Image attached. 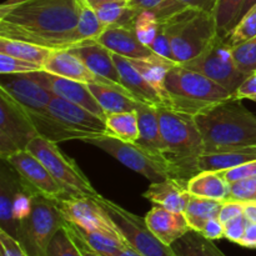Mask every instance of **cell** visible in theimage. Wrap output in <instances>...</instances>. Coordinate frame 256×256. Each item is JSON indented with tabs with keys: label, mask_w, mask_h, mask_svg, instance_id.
<instances>
[{
	"label": "cell",
	"mask_w": 256,
	"mask_h": 256,
	"mask_svg": "<svg viewBox=\"0 0 256 256\" xmlns=\"http://www.w3.org/2000/svg\"><path fill=\"white\" fill-rule=\"evenodd\" d=\"M78 0H28L0 5V38L22 40L52 50L82 42L76 32Z\"/></svg>",
	"instance_id": "6da1fadb"
},
{
	"label": "cell",
	"mask_w": 256,
	"mask_h": 256,
	"mask_svg": "<svg viewBox=\"0 0 256 256\" xmlns=\"http://www.w3.org/2000/svg\"><path fill=\"white\" fill-rule=\"evenodd\" d=\"M195 118L202 136L204 152L256 146V115L232 96Z\"/></svg>",
	"instance_id": "7a4b0ae2"
},
{
	"label": "cell",
	"mask_w": 256,
	"mask_h": 256,
	"mask_svg": "<svg viewBox=\"0 0 256 256\" xmlns=\"http://www.w3.org/2000/svg\"><path fill=\"white\" fill-rule=\"evenodd\" d=\"M156 112L172 176L189 180L200 172L199 159L204 152L202 132L195 118L165 105L156 106Z\"/></svg>",
	"instance_id": "3957f363"
},
{
	"label": "cell",
	"mask_w": 256,
	"mask_h": 256,
	"mask_svg": "<svg viewBox=\"0 0 256 256\" xmlns=\"http://www.w3.org/2000/svg\"><path fill=\"white\" fill-rule=\"evenodd\" d=\"M165 106L196 116L234 95L210 78L176 64L165 76Z\"/></svg>",
	"instance_id": "277c9868"
},
{
	"label": "cell",
	"mask_w": 256,
	"mask_h": 256,
	"mask_svg": "<svg viewBox=\"0 0 256 256\" xmlns=\"http://www.w3.org/2000/svg\"><path fill=\"white\" fill-rule=\"evenodd\" d=\"M159 22L172 42L178 64L196 58L220 36L214 14L206 10L186 8Z\"/></svg>",
	"instance_id": "5b68a950"
},
{
	"label": "cell",
	"mask_w": 256,
	"mask_h": 256,
	"mask_svg": "<svg viewBox=\"0 0 256 256\" xmlns=\"http://www.w3.org/2000/svg\"><path fill=\"white\" fill-rule=\"evenodd\" d=\"M65 222L56 200L34 194L32 212L18 226V242L28 256H48L50 242Z\"/></svg>",
	"instance_id": "8992f818"
},
{
	"label": "cell",
	"mask_w": 256,
	"mask_h": 256,
	"mask_svg": "<svg viewBox=\"0 0 256 256\" xmlns=\"http://www.w3.org/2000/svg\"><path fill=\"white\" fill-rule=\"evenodd\" d=\"M26 150L32 152L46 166L50 174L68 194L88 196L99 195L86 175L74 160L62 152V149L58 146V142L38 136L28 145Z\"/></svg>",
	"instance_id": "52a82bcc"
},
{
	"label": "cell",
	"mask_w": 256,
	"mask_h": 256,
	"mask_svg": "<svg viewBox=\"0 0 256 256\" xmlns=\"http://www.w3.org/2000/svg\"><path fill=\"white\" fill-rule=\"evenodd\" d=\"M84 142L104 150L109 155L129 168L132 172L142 174L152 182H159L172 176V172L164 159L155 156L136 142H126L114 136H102L88 139Z\"/></svg>",
	"instance_id": "ba28073f"
},
{
	"label": "cell",
	"mask_w": 256,
	"mask_h": 256,
	"mask_svg": "<svg viewBox=\"0 0 256 256\" xmlns=\"http://www.w3.org/2000/svg\"><path fill=\"white\" fill-rule=\"evenodd\" d=\"M95 200L109 214L129 246L145 256H175L172 248L160 242L148 226L145 219L128 212L116 202L96 195Z\"/></svg>",
	"instance_id": "9c48e42d"
},
{
	"label": "cell",
	"mask_w": 256,
	"mask_h": 256,
	"mask_svg": "<svg viewBox=\"0 0 256 256\" xmlns=\"http://www.w3.org/2000/svg\"><path fill=\"white\" fill-rule=\"evenodd\" d=\"M40 136L26 110L0 89V159H6Z\"/></svg>",
	"instance_id": "30bf717a"
},
{
	"label": "cell",
	"mask_w": 256,
	"mask_h": 256,
	"mask_svg": "<svg viewBox=\"0 0 256 256\" xmlns=\"http://www.w3.org/2000/svg\"><path fill=\"white\" fill-rule=\"evenodd\" d=\"M182 65L210 78L232 95L248 78L236 66L232 46L222 36H218L204 52Z\"/></svg>",
	"instance_id": "8fae6325"
},
{
	"label": "cell",
	"mask_w": 256,
	"mask_h": 256,
	"mask_svg": "<svg viewBox=\"0 0 256 256\" xmlns=\"http://www.w3.org/2000/svg\"><path fill=\"white\" fill-rule=\"evenodd\" d=\"M56 202L66 222L88 232H102L126 242L109 214L95 200V196L65 195L62 199L56 200Z\"/></svg>",
	"instance_id": "7c38bea8"
},
{
	"label": "cell",
	"mask_w": 256,
	"mask_h": 256,
	"mask_svg": "<svg viewBox=\"0 0 256 256\" xmlns=\"http://www.w3.org/2000/svg\"><path fill=\"white\" fill-rule=\"evenodd\" d=\"M46 109L60 124L75 132L82 142L94 138L112 136L105 119L62 98H52Z\"/></svg>",
	"instance_id": "4fadbf2b"
},
{
	"label": "cell",
	"mask_w": 256,
	"mask_h": 256,
	"mask_svg": "<svg viewBox=\"0 0 256 256\" xmlns=\"http://www.w3.org/2000/svg\"><path fill=\"white\" fill-rule=\"evenodd\" d=\"M2 160L8 162L22 182L36 194H42L52 200H59L65 195H70L54 179L46 166L29 150L16 152Z\"/></svg>",
	"instance_id": "5bb4252c"
},
{
	"label": "cell",
	"mask_w": 256,
	"mask_h": 256,
	"mask_svg": "<svg viewBox=\"0 0 256 256\" xmlns=\"http://www.w3.org/2000/svg\"><path fill=\"white\" fill-rule=\"evenodd\" d=\"M0 89L19 102L25 110L42 112L46 110L52 99L56 95L26 74H2Z\"/></svg>",
	"instance_id": "9a60e30c"
},
{
	"label": "cell",
	"mask_w": 256,
	"mask_h": 256,
	"mask_svg": "<svg viewBox=\"0 0 256 256\" xmlns=\"http://www.w3.org/2000/svg\"><path fill=\"white\" fill-rule=\"evenodd\" d=\"M29 74L40 84L52 90L56 96L62 98L70 102H74V104L94 112L98 116L106 119V114L100 106L98 100L95 99L94 94L89 89V85L85 84V82L66 79V78L52 74V72H48L45 70L32 72Z\"/></svg>",
	"instance_id": "2e32d148"
},
{
	"label": "cell",
	"mask_w": 256,
	"mask_h": 256,
	"mask_svg": "<svg viewBox=\"0 0 256 256\" xmlns=\"http://www.w3.org/2000/svg\"><path fill=\"white\" fill-rule=\"evenodd\" d=\"M95 40L108 48L112 52L122 55L126 59L145 60L159 56V54L140 42L132 26L122 24L109 25Z\"/></svg>",
	"instance_id": "e0dca14e"
},
{
	"label": "cell",
	"mask_w": 256,
	"mask_h": 256,
	"mask_svg": "<svg viewBox=\"0 0 256 256\" xmlns=\"http://www.w3.org/2000/svg\"><path fill=\"white\" fill-rule=\"evenodd\" d=\"M42 70L59 75V76L66 78V79L85 82V84H102L109 85V86L124 88L122 85L115 84L114 82L106 79V78L95 74L79 58L72 54L68 49L54 50L42 66ZM124 89H126V88H124Z\"/></svg>",
	"instance_id": "ac0fdd59"
},
{
	"label": "cell",
	"mask_w": 256,
	"mask_h": 256,
	"mask_svg": "<svg viewBox=\"0 0 256 256\" xmlns=\"http://www.w3.org/2000/svg\"><path fill=\"white\" fill-rule=\"evenodd\" d=\"M68 50L75 56L79 58L95 74L106 78V79L114 82L115 84L122 85L119 72H118L114 59H112V52L104 45L100 44L98 40H84V42L69 48Z\"/></svg>",
	"instance_id": "d6986e66"
},
{
	"label": "cell",
	"mask_w": 256,
	"mask_h": 256,
	"mask_svg": "<svg viewBox=\"0 0 256 256\" xmlns=\"http://www.w3.org/2000/svg\"><path fill=\"white\" fill-rule=\"evenodd\" d=\"M22 178L16 172L2 159L0 166V230H4L18 240V226L19 222L15 220L14 206L15 195L18 190L24 185Z\"/></svg>",
	"instance_id": "ffe728a7"
},
{
	"label": "cell",
	"mask_w": 256,
	"mask_h": 256,
	"mask_svg": "<svg viewBox=\"0 0 256 256\" xmlns=\"http://www.w3.org/2000/svg\"><path fill=\"white\" fill-rule=\"evenodd\" d=\"M142 196L170 212H185L192 194L188 189V180L168 178L162 182H152Z\"/></svg>",
	"instance_id": "44dd1931"
},
{
	"label": "cell",
	"mask_w": 256,
	"mask_h": 256,
	"mask_svg": "<svg viewBox=\"0 0 256 256\" xmlns=\"http://www.w3.org/2000/svg\"><path fill=\"white\" fill-rule=\"evenodd\" d=\"M145 222L152 234L168 246L192 230L184 212H170L159 205L148 212Z\"/></svg>",
	"instance_id": "7402d4cb"
},
{
	"label": "cell",
	"mask_w": 256,
	"mask_h": 256,
	"mask_svg": "<svg viewBox=\"0 0 256 256\" xmlns=\"http://www.w3.org/2000/svg\"><path fill=\"white\" fill-rule=\"evenodd\" d=\"M112 59L116 65L118 72H119L122 84L129 90L135 100L154 105V106L164 105V102H162L159 92L135 69L129 59L119 54H115V52H112Z\"/></svg>",
	"instance_id": "603a6c76"
},
{
	"label": "cell",
	"mask_w": 256,
	"mask_h": 256,
	"mask_svg": "<svg viewBox=\"0 0 256 256\" xmlns=\"http://www.w3.org/2000/svg\"><path fill=\"white\" fill-rule=\"evenodd\" d=\"M140 136L136 144L160 159H165V144L160 130L156 106L139 102L136 108Z\"/></svg>",
	"instance_id": "cb8c5ba5"
},
{
	"label": "cell",
	"mask_w": 256,
	"mask_h": 256,
	"mask_svg": "<svg viewBox=\"0 0 256 256\" xmlns=\"http://www.w3.org/2000/svg\"><path fill=\"white\" fill-rule=\"evenodd\" d=\"M256 160V146L238 148L218 152H202L199 159L200 172H222Z\"/></svg>",
	"instance_id": "d4e9b609"
},
{
	"label": "cell",
	"mask_w": 256,
	"mask_h": 256,
	"mask_svg": "<svg viewBox=\"0 0 256 256\" xmlns=\"http://www.w3.org/2000/svg\"><path fill=\"white\" fill-rule=\"evenodd\" d=\"M105 114H118L136 110L139 102L124 88L102 84H88Z\"/></svg>",
	"instance_id": "484cf974"
},
{
	"label": "cell",
	"mask_w": 256,
	"mask_h": 256,
	"mask_svg": "<svg viewBox=\"0 0 256 256\" xmlns=\"http://www.w3.org/2000/svg\"><path fill=\"white\" fill-rule=\"evenodd\" d=\"M190 194L200 198L229 202L230 184L216 172H200L188 180Z\"/></svg>",
	"instance_id": "4316f807"
},
{
	"label": "cell",
	"mask_w": 256,
	"mask_h": 256,
	"mask_svg": "<svg viewBox=\"0 0 256 256\" xmlns=\"http://www.w3.org/2000/svg\"><path fill=\"white\" fill-rule=\"evenodd\" d=\"M170 248L175 256H225L212 240L192 229L172 242Z\"/></svg>",
	"instance_id": "83f0119b"
},
{
	"label": "cell",
	"mask_w": 256,
	"mask_h": 256,
	"mask_svg": "<svg viewBox=\"0 0 256 256\" xmlns=\"http://www.w3.org/2000/svg\"><path fill=\"white\" fill-rule=\"evenodd\" d=\"M130 62L134 65L135 69L152 85L155 90L160 94L162 102L165 105V76H166L168 72L172 69V66L178 64V62H172V60L166 59V58L159 55L154 59H129Z\"/></svg>",
	"instance_id": "f1b7e54d"
},
{
	"label": "cell",
	"mask_w": 256,
	"mask_h": 256,
	"mask_svg": "<svg viewBox=\"0 0 256 256\" xmlns=\"http://www.w3.org/2000/svg\"><path fill=\"white\" fill-rule=\"evenodd\" d=\"M52 52L54 50L49 49V48L32 44V42H29L0 38V52L34 62V64L40 65V66H44V64L49 59L50 55L52 54Z\"/></svg>",
	"instance_id": "f546056e"
},
{
	"label": "cell",
	"mask_w": 256,
	"mask_h": 256,
	"mask_svg": "<svg viewBox=\"0 0 256 256\" xmlns=\"http://www.w3.org/2000/svg\"><path fill=\"white\" fill-rule=\"evenodd\" d=\"M222 202L208 198H200L192 195L185 210V216L190 228L196 232H202L204 225L212 218H219Z\"/></svg>",
	"instance_id": "4dcf8cb0"
},
{
	"label": "cell",
	"mask_w": 256,
	"mask_h": 256,
	"mask_svg": "<svg viewBox=\"0 0 256 256\" xmlns=\"http://www.w3.org/2000/svg\"><path fill=\"white\" fill-rule=\"evenodd\" d=\"M112 136L126 142H136L140 136L136 110L118 114H108L105 119Z\"/></svg>",
	"instance_id": "1f68e13d"
},
{
	"label": "cell",
	"mask_w": 256,
	"mask_h": 256,
	"mask_svg": "<svg viewBox=\"0 0 256 256\" xmlns=\"http://www.w3.org/2000/svg\"><path fill=\"white\" fill-rule=\"evenodd\" d=\"M78 9H79V19H78L76 32L82 42L99 38L108 26L100 22L94 6L90 4L89 0H78Z\"/></svg>",
	"instance_id": "d6a6232c"
},
{
	"label": "cell",
	"mask_w": 256,
	"mask_h": 256,
	"mask_svg": "<svg viewBox=\"0 0 256 256\" xmlns=\"http://www.w3.org/2000/svg\"><path fill=\"white\" fill-rule=\"evenodd\" d=\"M245 0H218L212 14L215 16L220 36H226L238 24L240 10Z\"/></svg>",
	"instance_id": "836d02e7"
},
{
	"label": "cell",
	"mask_w": 256,
	"mask_h": 256,
	"mask_svg": "<svg viewBox=\"0 0 256 256\" xmlns=\"http://www.w3.org/2000/svg\"><path fill=\"white\" fill-rule=\"evenodd\" d=\"M72 224V222H70ZM74 228L75 232L79 234V236L89 245L90 248L95 250V252H99L102 256H114L119 252L122 248L126 246V242H120V240L115 239V238L109 236L106 234H102V232H88V230L82 229V228H78L76 225L72 224Z\"/></svg>",
	"instance_id": "e575fe53"
},
{
	"label": "cell",
	"mask_w": 256,
	"mask_h": 256,
	"mask_svg": "<svg viewBox=\"0 0 256 256\" xmlns=\"http://www.w3.org/2000/svg\"><path fill=\"white\" fill-rule=\"evenodd\" d=\"M218 0H164L160 5H158L152 12L162 20L175 12H180L186 8H194V9L206 10V12H214Z\"/></svg>",
	"instance_id": "d590c367"
},
{
	"label": "cell",
	"mask_w": 256,
	"mask_h": 256,
	"mask_svg": "<svg viewBox=\"0 0 256 256\" xmlns=\"http://www.w3.org/2000/svg\"><path fill=\"white\" fill-rule=\"evenodd\" d=\"M256 36V5L249 10L232 32L224 38L230 46H235Z\"/></svg>",
	"instance_id": "8d00e7d4"
},
{
	"label": "cell",
	"mask_w": 256,
	"mask_h": 256,
	"mask_svg": "<svg viewBox=\"0 0 256 256\" xmlns=\"http://www.w3.org/2000/svg\"><path fill=\"white\" fill-rule=\"evenodd\" d=\"M232 54L240 72L248 76L256 72V36L232 46Z\"/></svg>",
	"instance_id": "74e56055"
},
{
	"label": "cell",
	"mask_w": 256,
	"mask_h": 256,
	"mask_svg": "<svg viewBox=\"0 0 256 256\" xmlns=\"http://www.w3.org/2000/svg\"><path fill=\"white\" fill-rule=\"evenodd\" d=\"M159 19L152 10H144L136 15L134 20V29L142 44L150 48L159 32Z\"/></svg>",
	"instance_id": "f35d334b"
},
{
	"label": "cell",
	"mask_w": 256,
	"mask_h": 256,
	"mask_svg": "<svg viewBox=\"0 0 256 256\" xmlns=\"http://www.w3.org/2000/svg\"><path fill=\"white\" fill-rule=\"evenodd\" d=\"M48 256H82L65 228H62L48 249Z\"/></svg>",
	"instance_id": "ab89813d"
},
{
	"label": "cell",
	"mask_w": 256,
	"mask_h": 256,
	"mask_svg": "<svg viewBox=\"0 0 256 256\" xmlns=\"http://www.w3.org/2000/svg\"><path fill=\"white\" fill-rule=\"evenodd\" d=\"M98 18L104 25L118 24L122 20L128 12V2H109L94 5Z\"/></svg>",
	"instance_id": "60d3db41"
},
{
	"label": "cell",
	"mask_w": 256,
	"mask_h": 256,
	"mask_svg": "<svg viewBox=\"0 0 256 256\" xmlns=\"http://www.w3.org/2000/svg\"><path fill=\"white\" fill-rule=\"evenodd\" d=\"M39 70H42L40 65L0 52V74H26Z\"/></svg>",
	"instance_id": "b9f144b4"
},
{
	"label": "cell",
	"mask_w": 256,
	"mask_h": 256,
	"mask_svg": "<svg viewBox=\"0 0 256 256\" xmlns=\"http://www.w3.org/2000/svg\"><path fill=\"white\" fill-rule=\"evenodd\" d=\"M256 202V176L230 184L229 202Z\"/></svg>",
	"instance_id": "7bdbcfd3"
},
{
	"label": "cell",
	"mask_w": 256,
	"mask_h": 256,
	"mask_svg": "<svg viewBox=\"0 0 256 256\" xmlns=\"http://www.w3.org/2000/svg\"><path fill=\"white\" fill-rule=\"evenodd\" d=\"M226 180L229 184L235 182H239V180L249 179V178L256 176V160L252 162H248L245 164L239 165V166H235L232 169H226L222 170V172H216Z\"/></svg>",
	"instance_id": "ee69618b"
},
{
	"label": "cell",
	"mask_w": 256,
	"mask_h": 256,
	"mask_svg": "<svg viewBox=\"0 0 256 256\" xmlns=\"http://www.w3.org/2000/svg\"><path fill=\"white\" fill-rule=\"evenodd\" d=\"M248 224H249V222H248V219L244 215L229 220V222L224 224V238H226L230 242H235V244H239L240 240L244 236Z\"/></svg>",
	"instance_id": "f6af8a7d"
},
{
	"label": "cell",
	"mask_w": 256,
	"mask_h": 256,
	"mask_svg": "<svg viewBox=\"0 0 256 256\" xmlns=\"http://www.w3.org/2000/svg\"><path fill=\"white\" fill-rule=\"evenodd\" d=\"M0 256H28L20 242L4 230H0Z\"/></svg>",
	"instance_id": "bcb514c9"
},
{
	"label": "cell",
	"mask_w": 256,
	"mask_h": 256,
	"mask_svg": "<svg viewBox=\"0 0 256 256\" xmlns=\"http://www.w3.org/2000/svg\"><path fill=\"white\" fill-rule=\"evenodd\" d=\"M150 49H152V52H156V54L162 55V56L166 58V59L175 62L174 54H172V42H170L169 38H168V35L165 34L164 30L162 29L160 24H159V32H158V35L156 38H155L154 42H152V44L150 45Z\"/></svg>",
	"instance_id": "7dc6e473"
},
{
	"label": "cell",
	"mask_w": 256,
	"mask_h": 256,
	"mask_svg": "<svg viewBox=\"0 0 256 256\" xmlns=\"http://www.w3.org/2000/svg\"><path fill=\"white\" fill-rule=\"evenodd\" d=\"M244 208L245 202H222V206L220 209L219 212V219L222 224L228 222L229 220L235 219L238 216H242L244 215Z\"/></svg>",
	"instance_id": "c3c4849f"
},
{
	"label": "cell",
	"mask_w": 256,
	"mask_h": 256,
	"mask_svg": "<svg viewBox=\"0 0 256 256\" xmlns=\"http://www.w3.org/2000/svg\"><path fill=\"white\" fill-rule=\"evenodd\" d=\"M200 232H202L205 238H208V239L210 240L222 239V238H224L225 232L224 224L220 222L219 218H212V219H210L209 222L204 225V228H202V230Z\"/></svg>",
	"instance_id": "681fc988"
},
{
	"label": "cell",
	"mask_w": 256,
	"mask_h": 256,
	"mask_svg": "<svg viewBox=\"0 0 256 256\" xmlns=\"http://www.w3.org/2000/svg\"><path fill=\"white\" fill-rule=\"evenodd\" d=\"M64 228H65V229H66V232H69L70 236L72 238V240H74L75 244H76L78 249H79L80 254H82V256H102V255H100L98 252H95V250L92 249V248H90L89 245H88L86 242H85L84 240H82V238L79 236V234H78V232H75L74 228H72V225L70 224L69 222H65Z\"/></svg>",
	"instance_id": "f907efd6"
},
{
	"label": "cell",
	"mask_w": 256,
	"mask_h": 256,
	"mask_svg": "<svg viewBox=\"0 0 256 256\" xmlns=\"http://www.w3.org/2000/svg\"><path fill=\"white\" fill-rule=\"evenodd\" d=\"M255 95H256V72L249 75V76L245 79V82L238 88L234 96L242 100V99H250V98L255 96Z\"/></svg>",
	"instance_id": "816d5d0a"
},
{
	"label": "cell",
	"mask_w": 256,
	"mask_h": 256,
	"mask_svg": "<svg viewBox=\"0 0 256 256\" xmlns=\"http://www.w3.org/2000/svg\"><path fill=\"white\" fill-rule=\"evenodd\" d=\"M239 245L248 249H256V222L248 224L244 236L240 240Z\"/></svg>",
	"instance_id": "f5cc1de1"
},
{
	"label": "cell",
	"mask_w": 256,
	"mask_h": 256,
	"mask_svg": "<svg viewBox=\"0 0 256 256\" xmlns=\"http://www.w3.org/2000/svg\"><path fill=\"white\" fill-rule=\"evenodd\" d=\"M164 0H129L128 6L132 8L135 12H140L144 10H152L160 5Z\"/></svg>",
	"instance_id": "db71d44e"
},
{
	"label": "cell",
	"mask_w": 256,
	"mask_h": 256,
	"mask_svg": "<svg viewBox=\"0 0 256 256\" xmlns=\"http://www.w3.org/2000/svg\"><path fill=\"white\" fill-rule=\"evenodd\" d=\"M244 216L249 222H256V202H245Z\"/></svg>",
	"instance_id": "11a10c76"
},
{
	"label": "cell",
	"mask_w": 256,
	"mask_h": 256,
	"mask_svg": "<svg viewBox=\"0 0 256 256\" xmlns=\"http://www.w3.org/2000/svg\"><path fill=\"white\" fill-rule=\"evenodd\" d=\"M114 256H145V255L140 254L139 252H136V250L132 249V246L126 245V246L122 248V249H120Z\"/></svg>",
	"instance_id": "9f6ffc18"
},
{
	"label": "cell",
	"mask_w": 256,
	"mask_h": 256,
	"mask_svg": "<svg viewBox=\"0 0 256 256\" xmlns=\"http://www.w3.org/2000/svg\"><path fill=\"white\" fill-rule=\"evenodd\" d=\"M255 5H256V0H245V2H244V5H242V10H240L239 20L242 19V18L244 16V15L246 14V12H249L250 9H252V8H254Z\"/></svg>",
	"instance_id": "6f0895ef"
},
{
	"label": "cell",
	"mask_w": 256,
	"mask_h": 256,
	"mask_svg": "<svg viewBox=\"0 0 256 256\" xmlns=\"http://www.w3.org/2000/svg\"><path fill=\"white\" fill-rule=\"evenodd\" d=\"M128 2L129 0H90V4L94 6V5L102 4V2Z\"/></svg>",
	"instance_id": "680465c9"
},
{
	"label": "cell",
	"mask_w": 256,
	"mask_h": 256,
	"mask_svg": "<svg viewBox=\"0 0 256 256\" xmlns=\"http://www.w3.org/2000/svg\"><path fill=\"white\" fill-rule=\"evenodd\" d=\"M28 2V0H5L2 5H5V6H9V5H15V4H20V2Z\"/></svg>",
	"instance_id": "91938a15"
},
{
	"label": "cell",
	"mask_w": 256,
	"mask_h": 256,
	"mask_svg": "<svg viewBox=\"0 0 256 256\" xmlns=\"http://www.w3.org/2000/svg\"><path fill=\"white\" fill-rule=\"evenodd\" d=\"M250 100H252V102H256V95H255V96L250 98Z\"/></svg>",
	"instance_id": "94428289"
},
{
	"label": "cell",
	"mask_w": 256,
	"mask_h": 256,
	"mask_svg": "<svg viewBox=\"0 0 256 256\" xmlns=\"http://www.w3.org/2000/svg\"><path fill=\"white\" fill-rule=\"evenodd\" d=\"M89 2H90V0H89Z\"/></svg>",
	"instance_id": "6125c7cd"
}]
</instances>
